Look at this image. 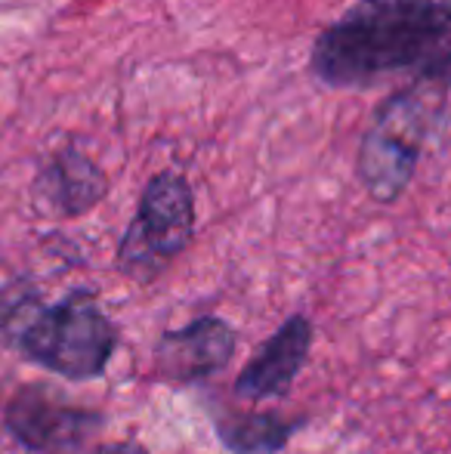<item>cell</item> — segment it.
Returning a JSON list of instances; mask_svg holds the SVG:
<instances>
[{
  "instance_id": "cell-7",
  "label": "cell",
  "mask_w": 451,
  "mask_h": 454,
  "mask_svg": "<svg viewBox=\"0 0 451 454\" xmlns=\"http://www.w3.org/2000/svg\"><path fill=\"white\" fill-rule=\"evenodd\" d=\"M309 347H313V325L307 316H291L260 353L241 368L235 380V395L247 402L282 399L294 387L297 374L307 364Z\"/></svg>"
},
{
  "instance_id": "cell-3",
  "label": "cell",
  "mask_w": 451,
  "mask_h": 454,
  "mask_svg": "<svg viewBox=\"0 0 451 454\" xmlns=\"http://www.w3.org/2000/svg\"><path fill=\"white\" fill-rule=\"evenodd\" d=\"M439 108V90L427 84H415L380 102L355 161L359 180L365 183L371 198L393 204L408 189Z\"/></svg>"
},
{
  "instance_id": "cell-4",
  "label": "cell",
  "mask_w": 451,
  "mask_h": 454,
  "mask_svg": "<svg viewBox=\"0 0 451 454\" xmlns=\"http://www.w3.org/2000/svg\"><path fill=\"white\" fill-rule=\"evenodd\" d=\"M195 232V198L176 170L152 176L118 251V266L136 281H152L189 247Z\"/></svg>"
},
{
  "instance_id": "cell-1",
  "label": "cell",
  "mask_w": 451,
  "mask_h": 454,
  "mask_svg": "<svg viewBox=\"0 0 451 454\" xmlns=\"http://www.w3.org/2000/svg\"><path fill=\"white\" fill-rule=\"evenodd\" d=\"M325 87H371L396 74L451 87V0H355L309 59Z\"/></svg>"
},
{
  "instance_id": "cell-6",
  "label": "cell",
  "mask_w": 451,
  "mask_h": 454,
  "mask_svg": "<svg viewBox=\"0 0 451 454\" xmlns=\"http://www.w3.org/2000/svg\"><path fill=\"white\" fill-rule=\"evenodd\" d=\"M235 353L232 325L217 316L189 322L186 328L164 331L155 347V368L161 380L198 383L223 371Z\"/></svg>"
},
{
  "instance_id": "cell-2",
  "label": "cell",
  "mask_w": 451,
  "mask_h": 454,
  "mask_svg": "<svg viewBox=\"0 0 451 454\" xmlns=\"http://www.w3.org/2000/svg\"><path fill=\"white\" fill-rule=\"evenodd\" d=\"M0 331L31 362L72 380L99 377L109 364L118 331L87 291H72L43 303L28 285H16L0 300Z\"/></svg>"
},
{
  "instance_id": "cell-10",
  "label": "cell",
  "mask_w": 451,
  "mask_h": 454,
  "mask_svg": "<svg viewBox=\"0 0 451 454\" xmlns=\"http://www.w3.org/2000/svg\"><path fill=\"white\" fill-rule=\"evenodd\" d=\"M97 454H149V451L136 442H112V445H103Z\"/></svg>"
},
{
  "instance_id": "cell-5",
  "label": "cell",
  "mask_w": 451,
  "mask_h": 454,
  "mask_svg": "<svg viewBox=\"0 0 451 454\" xmlns=\"http://www.w3.org/2000/svg\"><path fill=\"white\" fill-rule=\"evenodd\" d=\"M6 427L28 451L78 454L103 427V414L72 405L50 387H25L6 408Z\"/></svg>"
},
{
  "instance_id": "cell-9",
  "label": "cell",
  "mask_w": 451,
  "mask_h": 454,
  "mask_svg": "<svg viewBox=\"0 0 451 454\" xmlns=\"http://www.w3.org/2000/svg\"><path fill=\"white\" fill-rule=\"evenodd\" d=\"M297 433V420L278 411L232 414L217 424V436L232 454H278Z\"/></svg>"
},
{
  "instance_id": "cell-8",
  "label": "cell",
  "mask_w": 451,
  "mask_h": 454,
  "mask_svg": "<svg viewBox=\"0 0 451 454\" xmlns=\"http://www.w3.org/2000/svg\"><path fill=\"white\" fill-rule=\"evenodd\" d=\"M105 174L78 149H62L43 164L35 180V204L50 216H81L103 201Z\"/></svg>"
}]
</instances>
